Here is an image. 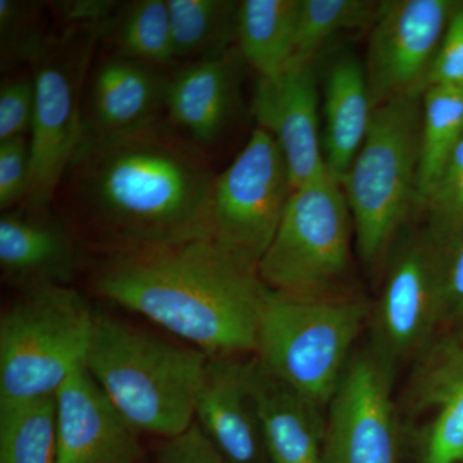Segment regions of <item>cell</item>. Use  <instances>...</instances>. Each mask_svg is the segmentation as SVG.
<instances>
[{
  "instance_id": "obj_27",
  "label": "cell",
  "mask_w": 463,
  "mask_h": 463,
  "mask_svg": "<svg viewBox=\"0 0 463 463\" xmlns=\"http://www.w3.org/2000/svg\"><path fill=\"white\" fill-rule=\"evenodd\" d=\"M380 2L367 0H298L294 53L289 66L315 63L332 36L373 26Z\"/></svg>"
},
{
  "instance_id": "obj_6",
  "label": "cell",
  "mask_w": 463,
  "mask_h": 463,
  "mask_svg": "<svg viewBox=\"0 0 463 463\" xmlns=\"http://www.w3.org/2000/svg\"><path fill=\"white\" fill-rule=\"evenodd\" d=\"M94 318L69 286L24 291L0 318V402L54 397L84 367Z\"/></svg>"
},
{
  "instance_id": "obj_10",
  "label": "cell",
  "mask_w": 463,
  "mask_h": 463,
  "mask_svg": "<svg viewBox=\"0 0 463 463\" xmlns=\"http://www.w3.org/2000/svg\"><path fill=\"white\" fill-rule=\"evenodd\" d=\"M443 318L441 249L425 230L395 250L379 300L371 307V346L397 367L438 339Z\"/></svg>"
},
{
  "instance_id": "obj_28",
  "label": "cell",
  "mask_w": 463,
  "mask_h": 463,
  "mask_svg": "<svg viewBox=\"0 0 463 463\" xmlns=\"http://www.w3.org/2000/svg\"><path fill=\"white\" fill-rule=\"evenodd\" d=\"M419 207L425 216L423 230L439 246H446L462 236L463 138Z\"/></svg>"
},
{
  "instance_id": "obj_32",
  "label": "cell",
  "mask_w": 463,
  "mask_h": 463,
  "mask_svg": "<svg viewBox=\"0 0 463 463\" xmlns=\"http://www.w3.org/2000/svg\"><path fill=\"white\" fill-rule=\"evenodd\" d=\"M440 249L443 318L439 336L463 337V234Z\"/></svg>"
},
{
  "instance_id": "obj_34",
  "label": "cell",
  "mask_w": 463,
  "mask_h": 463,
  "mask_svg": "<svg viewBox=\"0 0 463 463\" xmlns=\"http://www.w3.org/2000/svg\"><path fill=\"white\" fill-rule=\"evenodd\" d=\"M157 463H227L197 428L173 439L164 440L158 450Z\"/></svg>"
},
{
  "instance_id": "obj_22",
  "label": "cell",
  "mask_w": 463,
  "mask_h": 463,
  "mask_svg": "<svg viewBox=\"0 0 463 463\" xmlns=\"http://www.w3.org/2000/svg\"><path fill=\"white\" fill-rule=\"evenodd\" d=\"M298 0H243L237 5V50L259 78L279 75L294 53Z\"/></svg>"
},
{
  "instance_id": "obj_25",
  "label": "cell",
  "mask_w": 463,
  "mask_h": 463,
  "mask_svg": "<svg viewBox=\"0 0 463 463\" xmlns=\"http://www.w3.org/2000/svg\"><path fill=\"white\" fill-rule=\"evenodd\" d=\"M463 138V90L429 87L422 96L416 209Z\"/></svg>"
},
{
  "instance_id": "obj_13",
  "label": "cell",
  "mask_w": 463,
  "mask_h": 463,
  "mask_svg": "<svg viewBox=\"0 0 463 463\" xmlns=\"http://www.w3.org/2000/svg\"><path fill=\"white\" fill-rule=\"evenodd\" d=\"M170 72L111 53L94 60L81 109L79 149L160 123Z\"/></svg>"
},
{
  "instance_id": "obj_8",
  "label": "cell",
  "mask_w": 463,
  "mask_h": 463,
  "mask_svg": "<svg viewBox=\"0 0 463 463\" xmlns=\"http://www.w3.org/2000/svg\"><path fill=\"white\" fill-rule=\"evenodd\" d=\"M352 214L330 175L292 192L276 234L258 265L268 288L298 298H332L352 261Z\"/></svg>"
},
{
  "instance_id": "obj_17",
  "label": "cell",
  "mask_w": 463,
  "mask_h": 463,
  "mask_svg": "<svg viewBox=\"0 0 463 463\" xmlns=\"http://www.w3.org/2000/svg\"><path fill=\"white\" fill-rule=\"evenodd\" d=\"M57 463H139V432L109 401L87 368L56 394Z\"/></svg>"
},
{
  "instance_id": "obj_21",
  "label": "cell",
  "mask_w": 463,
  "mask_h": 463,
  "mask_svg": "<svg viewBox=\"0 0 463 463\" xmlns=\"http://www.w3.org/2000/svg\"><path fill=\"white\" fill-rule=\"evenodd\" d=\"M269 463H326L325 413L267 373L251 356Z\"/></svg>"
},
{
  "instance_id": "obj_7",
  "label": "cell",
  "mask_w": 463,
  "mask_h": 463,
  "mask_svg": "<svg viewBox=\"0 0 463 463\" xmlns=\"http://www.w3.org/2000/svg\"><path fill=\"white\" fill-rule=\"evenodd\" d=\"M108 26H62L30 63L36 93L32 184L21 207L48 213L53 206L80 145L85 85Z\"/></svg>"
},
{
  "instance_id": "obj_16",
  "label": "cell",
  "mask_w": 463,
  "mask_h": 463,
  "mask_svg": "<svg viewBox=\"0 0 463 463\" xmlns=\"http://www.w3.org/2000/svg\"><path fill=\"white\" fill-rule=\"evenodd\" d=\"M407 413L420 463H463V337L439 336L417 359Z\"/></svg>"
},
{
  "instance_id": "obj_14",
  "label": "cell",
  "mask_w": 463,
  "mask_h": 463,
  "mask_svg": "<svg viewBox=\"0 0 463 463\" xmlns=\"http://www.w3.org/2000/svg\"><path fill=\"white\" fill-rule=\"evenodd\" d=\"M318 109L315 63L288 66L269 78L258 76L252 112L258 128L281 149L294 190L328 175Z\"/></svg>"
},
{
  "instance_id": "obj_23",
  "label": "cell",
  "mask_w": 463,
  "mask_h": 463,
  "mask_svg": "<svg viewBox=\"0 0 463 463\" xmlns=\"http://www.w3.org/2000/svg\"><path fill=\"white\" fill-rule=\"evenodd\" d=\"M102 41L118 56L163 70L176 66L166 0L120 3Z\"/></svg>"
},
{
  "instance_id": "obj_12",
  "label": "cell",
  "mask_w": 463,
  "mask_h": 463,
  "mask_svg": "<svg viewBox=\"0 0 463 463\" xmlns=\"http://www.w3.org/2000/svg\"><path fill=\"white\" fill-rule=\"evenodd\" d=\"M455 0L380 2L371 26L364 71L373 109L389 100L425 93Z\"/></svg>"
},
{
  "instance_id": "obj_31",
  "label": "cell",
  "mask_w": 463,
  "mask_h": 463,
  "mask_svg": "<svg viewBox=\"0 0 463 463\" xmlns=\"http://www.w3.org/2000/svg\"><path fill=\"white\" fill-rule=\"evenodd\" d=\"M35 108L33 74L3 79L0 85V142L32 134Z\"/></svg>"
},
{
  "instance_id": "obj_35",
  "label": "cell",
  "mask_w": 463,
  "mask_h": 463,
  "mask_svg": "<svg viewBox=\"0 0 463 463\" xmlns=\"http://www.w3.org/2000/svg\"><path fill=\"white\" fill-rule=\"evenodd\" d=\"M120 3L108 0H78L57 3L58 17L62 26H108Z\"/></svg>"
},
{
  "instance_id": "obj_20",
  "label": "cell",
  "mask_w": 463,
  "mask_h": 463,
  "mask_svg": "<svg viewBox=\"0 0 463 463\" xmlns=\"http://www.w3.org/2000/svg\"><path fill=\"white\" fill-rule=\"evenodd\" d=\"M323 156L328 175L341 183L367 138L373 106L364 65L350 54L328 69L323 93Z\"/></svg>"
},
{
  "instance_id": "obj_3",
  "label": "cell",
  "mask_w": 463,
  "mask_h": 463,
  "mask_svg": "<svg viewBox=\"0 0 463 463\" xmlns=\"http://www.w3.org/2000/svg\"><path fill=\"white\" fill-rule=\"evenodd\" d=\"M209 356L96 312L85 368L139 434L163 440L194 423Z\"/></svg>"
},
{
  "instance_id": "obj_19",
  "label": "cell",
  "mask_w": 463,
  "mask_h": 463,
  "mask_svg": "<svg viewBox=\"0 0 463 463\" xmlns=\"http://www.w3.org/2000/svg\"><path fill=\"white\" fill-rule=\"evenodd\" d=\"M74 234L51 216L18 207L0 218V268L7 281L26 289L67 285L78 272Z\"/></svg>"
},
{
  "instance_id": "obj_15",
  "label": "cell",
  "mask_w": 463,
  "mask_h": 463,
  "mask_svg": "<svg viewBox=\"0 0 463 463\" xmlns=\"http://www.w3.org/2000/svg\"><path fill=\"white\" fill-rule=\"evenodd\" d=\"M194 423L227 463H269L251 358H209Z\"/></svg>"
},
{
  "instance_id": "obj_29",
  "label": "cell",
  "mask_w": 463,
  "mask_h": 463,
  "mask_svg": "<svg viewBox=\"0 0 463 463\" xmlns=\"http://www.w3.org/2000/svg\"><path fill=\"white\" fill-rule=\"evenodd\" d=\"M52 33L43 26L42 7L36 3L0 0L2 66L32 63Z\"/></svg>"
},
{
  "instance_id": "obj_24",
  "label": "cell",
  "mask_w": 463,
  "mask_h": 463,
  "mask_svg": "<svg viewBox=\"0 0 463 463\" xmlns=\"http://www.w3.org/2000/svg\"><path fill=\"white\" fill-rule=\"evenodd\" d=\"M0 463H57L56 395L0 402Z\"/></svg>"
},
{
  "instance_id": "obj_33",
  "label": "cell",
  "mask_w": 463,
  "mask_h": 463,
  "mask_svg": "<svg viewBox=\"0 0 463 463\" xmlns=\"http://www.w3.org/2000/svg\"><path fill=\"white\" fill-rule=\"evenodd\" d=\"M429 87L463 90V2L457 5L432 63ZM426 88V90H428Z\"/></svg>"
},
{
  "instance_id": "obj_1",
  "label": "cell",
  "mask_w": 463,
  "mask_h": 463,
  "mask_svg": "<svg viewBox=\"0 0 463 463\" xmlns=\"http://www.w3.org/2000/svg\"><path fill=\"white\" fill-rule=\"evenodd\" d=\"M215 178L201 149L160 121L79 149L54 203L109 254L158 248L209 236Z\"/></svg>"
},
{
  "instance_id": "obj_5",
  "label": "cell",
  "mask_w": 463,
  "mask_h": 463,
  "mask_svg": "<svg viewBox=\"0 0 463 463\" xmlns=\"http://www.w3.org/2000/svg\"><path fill=\"white\" fill-rule=\"evenodd\" d=\"M422 96L401 97L373 109L367 138L340 183L356 248L370 267L388 257L416 207Z\"/></svg>"
},
{
  "instance_id": "obj_30",
  "label": "cell",
  "mask_w": 463,
  "mask_h": 463,
  "mask_svg": "<svg viewBox=\"0 0 463 463\" xmlns=\"http://www.w3.org/2000/svg\"><path fill=\"white\" fill-rule=\"evenodd\" d=\"M32 184L30 137L0 142V209L11 212L24 206Z\"/></svg>"
},
{
  "instance_id": "obj_9",
  "label": "cell",
  "mask_w": 463,
  "mask_h": 463,
  "mask_svg": "<svg viewBox=\"0 0 463 463\" xmlns=\"http://www.w3.org/2000/svg\"><path fill=\"white\" fill-rule=\"evenodd\" d=\"M292 192L281 149L269 133L257 128L231 165L216 175L209 236L240 260L258 268Z\"/></svg>"
},
{
  "instance_id": "obj_11",
  "label": "cell",
  "mask_w": 463,
  "mask_h": 463,
  "mask_svg": "<svg viewBox=\"0 0 463 463\" xmlns=\"http://www.w3.org/2000/svg\"><path fill=\"white\" fill-rule=\"evenodd\" d=\"M394 374L373 346L354 352L326 410V463H402Z\"/></svg>"
},
{
  "instance_id": "obj_2",
  "label": "cell",
  "mask_w": 463,
  "mask_h": 463,
  "mask_svg": "<svg viewBox=\"0 0 463 463\" xmlns=\"http://www.w3.org/2000/svg\"><path fill=\"white\" fill-rule=\"evenodd\" d=\"M93 288L209 358L254 356L269 294L258 268L210 236L109 254Z\"/></svg>"
},
{
  "instance_id": "obj_4",
  "label": "cell",
  "mask_w": 463,
  "mask_h": 463,
  "mask_svg": "<svg viewBox=\"0 0 463 463\" xmlns=\"http://www.w3.org/2000/svg\"><path fill=\"white\" fill-rule=\"evenodd\" d=\"M370 313L371 307L355 298H298L269 288L254 358L325 413Z\"/></svg>"
},
{
  "instance_id": "obj_26",
  "label": "cell",
  "mask_w": 463,
  "mask_h": 463,
  "mask_svg": "<svg viewBox=\"0 0 463 463\" xmlns=\"http://www.w3.org/2000/svg\"><path fill=\"white\" fill-rule=\"evenodd\" d=\"M176 65L230 47L239 3L227 0H166Z\"/></svg>"
},
{
  "instance_id": "obj_18",
  "label": "cell",
  "mask_w": 463,
  "mask_h": 463,
  "mask_svg": "<svg viewBox=\"0 0 463 463\" xmlns=\"http://www.w3.org/2000/svg\"><path fill=\"white\" fill-rule=\"evenodd\" d=\"M242 63L237 47H227L176 69L167 85V127L199 149L218 141L239 100Z\"/></svg>"
}]
</instances>
